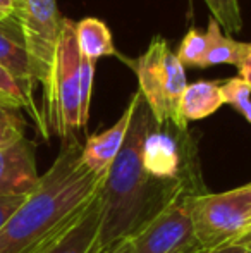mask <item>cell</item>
<instances>
[{
  "instance_id": "cell-27",
  "label": "cell",
  "mask_w": 251,
  "mask_h": 253,
  "mask_svg": "<svg viewBox=\"0 0 251 253\" xmlns=\"http://www.w3.org/2000/svg\"><path fill=\"white\" fill-rule=\"evenodd\" d=\"M248 245H250V247H251V240H250V241H248Z\"/></svg>"
},
{
  "instance_id": "cell-6",
  "label": "cell",
  "mask_w": 251,
  "mask_h": 253,
  "mask_svg": "<svg viewBox=\"0 0 251 253\" xmlns=\"http://www.w3.org/2000/svg\"><path fill=\"white\" fill-rule=\"evenodd\" d=\"M193 198L194 195L178 188L131 238V253H191L200 250L191 220Z\"/></svg>"
},
{
  "instance_id": "cell-25",
  "label": "cell",
  "mask_w": 251,
  "mask_h": 253,
  "mask_svg": "<svg viewBox=\"0 0 251 253\" xmlns=\"http://www.w3.org/2000/svg\"><path fill=\"white\" fill-rule=\"evenodd\" d=\"M16 14V0H0V19Z\"/></svg>"
},
{
  "instance_id": "cell-14",
  "label": "cell",
  "mask_w": 251,
  "mask_h": 253,
  "mask_svg": "<svg viewBox=\"0 0 251 253\" xmlns=\"http://www.w3.org/2000/svg\"><path fill=\"white\" fill-rule=\"evenodd\" d=\"M76 40L81 55L93 62L100 57L117 55L112 33L107 24L97 17H86L76 23Z\"/></svg>"
},
{
  "instance_id": "cell-17",
  "label": "cell",
  "mask_w": 251,
  "mask_h": 253,
  "mask_svg": "<svg viewBox=\"0 0 251 253\" xmlns=\"http://www.w3.org/2000/svg\"><path fill=\"white\" fill-rule=\"evenodd\" d=\"M203 2L212 12V17L227 35L239 33L243 30V17L238 0H203Z\"/></svg>"
},
{
  "instance_id": "cell-21",
  "label": "cell",
  "mask_w": 251,
  "mask_h": 253,
  "mask_svg": "<svg viewBox=\"0 0 251 253\" xmlns=\"http://www.w3.org/2000/svg\"><path fill=\"white\" fill-rule=\"evenodd\" d=\"M28 197L24 195H12V197H0V229L5 226V222L21 209Z\"/></svg>"
},
{
  "instance_id": "cell-4",
  "label": "cell",
  "mask_w": 251,
  "mask_h": 253,
  "mask_svg": "<svg viewBox=\"0 0 251 253\" xmlns=\"http://www.w3.org/2000/svg\"><path fill=\"white\" fill-rule=\"evenodd\" d=\"M45 88V124L64 140L83 129L81 123V53L76 23L64 17L52 71Z\"/></svg>"
},
{
  "instance_id": "cell-10",
  "label": "cell",
  "mask_w": 251,
  "mask_h": 253,
  "mask_svg": "<svg viewBox=\"0 0 251 253\" xmlns=\"http://www.w3.org/2000/svg\"><path fill=\"white\" fill-rule=\"evenodd\" d=\"M0 66L5 67L23 84L35 86L30 53L16 14L0 19Z\"/></svg>"
},
{
  "instance_id": "cell-7",
  "label": "cell",
  "mask_w": 251,
  "mask_h": 253,
  "mask_svg": "<svg viewBox=\"0 0 251 253\" xmlns=\"http://www.w3.org/2000/svg\"><path fill=\"white\" fill-rule=\"evenodd\" d=\"M16 16L23 28L35 83L45 84L52 71L64 17L55 0H17Z\"/></svg>"
},
{
  "instance_id": "cell-11",
  "label": "cell",
  "mask_w": 251,
  "mask_h": 253,
  "mask_svg": "<svg viewBox=\"0 0 251 253\" xmlns=\"http://www.w3.org/2000/svg\"><path fill=\"white\" fill-rule=\"evenodd\" d=\"M102 203L95 197L77 222L64 234V238L48 253H102L105 250L100 241Z\"/></svg>"
},
{
  "instance_id": "cell-20",
  "label": "cell",
  "mask_w": 251,
  "mask_h": 253,
  "mask_svg": "<svg viewBox=\"0 0 251 253\" xmlns=\"http://www.w3.org/2000/svg\"><path fill=\"white\" fill-rule=\"evenodd\" d=\"M23 117L19 116V110L3 109L0 107V148L10 147V145L21 141L24 136Z\"/></svg>"
},
{
  "instance_id": "cell-15",
  "label": "cell",
  "mask_w": 251,
  "mask_h": 253,
  "mask_svg": "<svg viewBox=\"0 0 251 253\" xmlns=\"http://www.w3.org/2000/svg\"><path fill=\"white\" fill-rule=\"evenodd\" d=\"M0 107L12 110L26 109L47 136V124L33 100V88L17 81L3 66H0Z\"/></svg>"
},
{
  "instance_id": "cell-24",
  "label": "cell",
  "mask_w": 251,
  "mask_h": 253,
  "mask_svg": "<svg viewBox=\"0 0 251 253\" xmlns=\"http://www.w3.org/2000/svg\"><path fill=\"white\" fill-rule=\"evenodd\" d=\"M239 78H243L246 83L251 84V50L246 55V59L243 60L241 66H239Z\"/></svg>"
},
{
  "instance_id": "cell-3",
  "label": "cell",
  "mask_w": 251,
  "mask_h": 253,
  "mask_svg": "<svg viewBox=\"0 0 251 253\" xmlns=\"http://www.w3.org/2000/svg\"><path fill=\"white\" fill-rule=\"evenodd\" d=\"M122 62L134 71L140 84V93L148 103L157 126L172 124L184 133L188 124L179 112V102L184 93L186 73L178 55L171 50L162 37H153L146 52L136 59H129L117 52Z\"/></svg>"
},
{
  "instance_id": "cell-16",
  "label": "cell",
  "mask_w": 251,
  "mask_h": 253,
  "mask_svg": "<svg viewBox=\"0 0 251 253\" xmlns=\"http://www.w3.org/2000/svg\"><path fill=\"white\" fill-rule=\"evenodd\" d=\"M144 162L151 176H169L176 172L178 150L176 143L164 133L157 129L148 136L144 145Z\"/></svg>"
},
{
  "instance_id": "cell-19",
  "label": "cell",
  "mask_w": 251,
  "mask_h": 253,
  "mask_svg": "<svg viewBox=\"0 0 251 253\" xmlns=\"http://www.w3.org/2000/svg\"><path fill=\"white\" fill-rule=\"evenodd\" d=\"M224 102L236 109L248 123H251V84L243 78H231L220 84Z\"/></svg>"
},
{
  "instance_id": "cell-18",
  "label": "cell",
  "mask_w": 251,
  "mask_h": 253,
  "mask_svg": "<svg viewBox=\"0 0 251 253\" xmlns=\"http://www.w3.org/2000/svg\"><path fill=\"white\" fill-rule=\"evenodd\" d=\"M208 38L207 33H201L200 30H189L182 38V43L179 45L178 59L184 67H198L201 69V64L207 55Z\"/></svg>"
},
{
  "instance_id": "cell-9",
  "label": "cell",
  "mask_w": 251,
  "mask_h": 253,
  "mask_svg": "<svg viewBox=\"0 0 251 253\" xmlns=\"http://www.w3.org/2000/svg\"><path fill=\"white\" fill-rule=\"evenodd\" d=\"M134 107H136V93L133 95L131 102L127 103L122 116L119 117V121L114 126L105 129L104 133L90 136L86 140V143L83 145V152H81L83 164L91 172L97 174L98 177L107 176L112 162H114L115 157L121 152L127 129H129L131 119H133Z\"/></svg>"
},
{
  "instance_id": "cell-28",
  "label": "cell",
  "mask_w": 251,
  "mask_h": 253,
  "mask_svg": "<svg viewBox=\"0 0 251 253\" xmlns=\"http://www.w3.org/2000/svg\"><path fill=\"white\" fill-rule=\"evenodd\" d=\"M16 2H17V0H16Z\"/></svg>"
},
{
  "instance_id": "cell-26",
  "label": "cell",
  "mask_w": 251,
  "mask_h": 253,
  "mask_svg": "<svg viewBox=\"0 0 251 253\" xmlns=\"http://www.w3.org/2000/svg\"><path fill=\"white\" fill-rule=\"evenodd\" d=\"M191 253H205L203 250H194V252H191Z\"/></svg>"
},
{
  "instance_id": "cell-12",
  "label": "cell",
  "mask_w": 251,
  "mask_h": 253,
  "mask_svg": "<svg viewBox=\"0 0 251 253\" xmlns=\"http://www.w3.org/2000/svg\"><path fill=\"white\" fill-rule=\"evenodd\" d=\"M218 81H196L188 84L179 102V112L186 124L189 121H200L212 116L224 105Z\"/></svg>"
},
{
  "instance_id": "cell-1",
  "label": "cell",
  "mask_w": 251,
  "mask_h": 253,
  "mask_svg": "<svg viewBox=\"0 0 251 253\" xmlns=\"http://www.w3.org/2000/svg\"><path fill=\"white\" fill-rule=\"evenodd\" d=\"M83 145H64L50 169L21 209L0 229V253H48L77 222L105 177L81 159Z\"/></svg>"
},
{
  "instance_id": "cell-23",
  "label": "cell",
  "mask_w": 251,
  "mask_h": 253,
  "mask_svg": "<svg viewBox=\"0 0 251 253\" xmlns=\"http://www.w3.org/2000/svg\"><path fill=\"white\" fill-rule=\"evenodd\" d=\"M102 253H131V238L129 240H122L114 243L112 247L105 248Z\"/></svg>"
},
{
  "instance_id": "cell-22",
  "label": "cell",
  "mask_w": 251,
  "mask_h": 253,
  "mask_svg": "<svg viewBox=\"0 0 251 253\" xmlns=\"http://www.w3.org/2000/svg\"><path fill=\"white\" fill-rule=\"evenodd\" d=\"M205 253H251V247L248 243H236V245H227V247L217 248V250L205 252Z\"/></svg>"
},
{
  "instance_id": "cell-2",
  "label": "cell",
  "mask_w": 251,
  "mask_h": 253,
  "mask_svg": "<svg viewBox=\"0 0 251 253\" xmlns=\"http://www.w3.org/2000/svg\"><path fill=\"white\" fill-rule=\"evenodd\" d=\"M157 123L143 95L136 91V107L124 145L112 162L98 191L102 203V247L129 240L150 219L151 174L144 162V145Z\"/></svg>"
},
{
  "instance_id": "cell-13",
  "label": "cell",
  "mask_w": 251,
  "mask_h": 253,
  "mask_svg": "<svg viewBox=\"0 0 251 253\" xmlns=\"http://www.w3.org/2000/svg\"><path fill=\"white\" fill-rule=\"evenodd\" d=\"M208 48L207 55L201 64V69H207L212 66H218V64H231L239 69L243 60L251 50V43H245V42H236L234 38L222 35V28L217 21L212 17L208 21Z\"/></svg>"
},
{
  "instance_id": "cell-5",
  "label": "cell",
  "mask_w": 251,
  "mask_h": 253,
  "mask_svg": "<svg viewBox=\"0 0 251 253\" xmlns=\"http://www.w3.org/2000/svg\"><path fill=\"white\" fill-rule=\"evenodd\" d=\"M191 220L196 247L203 252L251 240V183L224 193L194 195Z\"/></svg>"
},
{
  "instance_id": "cell-8",
  "label": "cell",
  "mask_w": 251,
  "mask_h": 253,
  "mask_svg": "<svg viewBox=\"0 0 251 253\" xmlns=\"http://www.w3.org/2000/svg\"><path fill=\"white\" fill-rule=\"evenodd\" d=\"M40 177L35 147L28 138L0 148V197H30L40 184Z\"/></svg>"
}]
</instances>
